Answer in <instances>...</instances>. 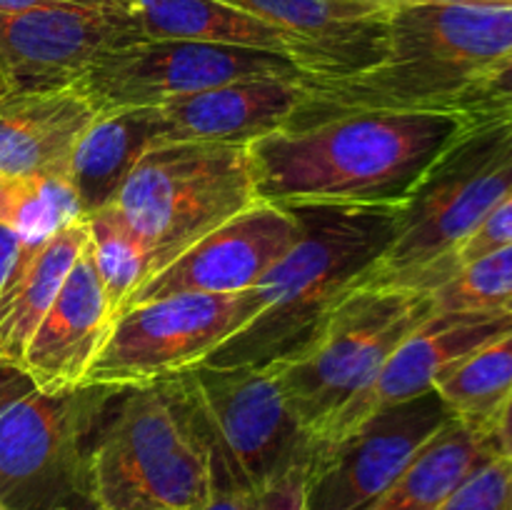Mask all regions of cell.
<instances>
[{"label": "cell", "mask_w": 512, "mask_h": 510, "mask_svg": "<svg viewBox=\"0 0 512 510\" xmlns=\"http://www.w3.org/2000/svg\"><path fill=\"white\" fill-rule=\"evenodd\" d=\"M465 128L443 110H353L248 145L258 198L273 205L400 203Z\"/></svg>", "instance_id": "cell-1"}, {"label": "cell", "mask_w": 512, "mask_h": 510, "mask_svg": "<svg viewBox=\"0 0 512 510\" xmlns=\"http://www.w3.org/2000/svg\"><path fill=\"white\" fill-rule=\"evenodd\" d=\"M400 205L403 200L283 205L298 218V238L248 290L253 318L205 363L268 368L303 350L383 258L398 230Z\"/></svg>", "instance_id": "cell-2"}, {"label": "cell", "mask_w": 512, "mask_h": 510, "mask_svg": "<svg viewBox=\"0 0 512 510\" xmlns=\"http://www.w3.org/2000/svg\"><path fill=\"white\" fill-rule=\"evenodd\" d=\"M512 53V8L418 0L385 15L378 63L340 78L300 80L288 128L353 110H443Z\"/></svg>", "instance_id": "cell-3"}, {"label": "cell", "mask_w": 512, "mask_h": 510, "mask_svg": "<svg viewBox=\"0 0 512 510\" xmlns=\"http://www.w3.org/2000/svg\"><path fill=\"white\" fill-rule=\"evenodd\" d=\"M510 190L512 120L465 125L403 200L393 243L360 288L438 290L455 275V250Z\"/></svg>", "instance_id": "cell-4"}, {"label": "cell", "mask_w": 512, "mask_h": 510, "mask_svg": "<svg viewBox=\"0 0 512 510\" xmlns=\"http://www.w3.org/2000/svg\"><path fill=\"white\" fill-rule=\"evenodd\" d=\"M95 510H198L210 493L208 450L168 380L123 388L88 455Z\"/></svg>", "instance_id": "cell-5"}, {"label": "cell", "mask_w": 512, "mask_h": 510, "mask_svg": "<svg viewBox=\"0 0 512 510\" xmlns=\"http://www.w3.org/2000/svg\"><path fill=\"white\" fill-rule=\"evenodd\" d=\"M168 385L208 450L210 478L255 495L310 463L313 440L270 368L198 363Z\"/></svg>", "instance_id": "cell-6"}, {"label": "cell", "mask_w": 512, "mask_h": 510, "mask_svg": "<svg viewBox=\"0 0 512 510\" xmlns=\"http://www.w3.org/2000/svg\"><path fill=\"white\" fill-rule=\"evenodd\" d=\"M255 200L248 145L160 143L135 163L113 208L148 243L158 273Z\"/></svg>", "instance_id": "cell-7"}, {"label": "cell", "mask_w": 512, "mask_h": 510, "mask_svg": "<svg viewBox=\"0 0 512 510\" xmlns=\"http://www.w3.org/2000/svg\"><path fill=\"white\" fill-rule=\"evenodd\" d=\"M435 313L433 295L355 288L303 350L268 365L285 400L313 435L378 375L393 350Z\"/></svg>", "instance_id": "cell-8"}, {"label": "cell", "mask_w": 512, "mask_h": 510, "mask_svg": "<svg viewBox=\"0 0 512 510\" xmlns=\"http://www.w3.org/2000/svg\"><path fill=\"white\" fill-rule=\"evenodd\" d=\"M123 388L70 385L23 395L0 413V503L10 510H95L88 455Z\"/></svg>", "instance_id": "cell-9"}, {"label": "cell", "mask_w": 512, "mask_h": 510, "mask_svg": "<svg viewBox=\"0 0 512 510\" xmlns=\"http://www.w3.org/2000/svg\"><path fill=\"white\" fill-rule=\"evenodd\" d=\"M253 318L250 293L168 295L125 308L100 345L83 385L138 388L205 363Z\"/></svg>", "instance_id": "cell-10"}, {"label": "cell", "mask_w": 512, "mask_h": 510, "mask_svg": "<svg viewBox=\"0 0 512 510\" xmlns=\"http://www.w3.org/2000/svg\"><path fill=\"white\" fill-rule=\"evenodd\" d=\"M295 60L238 45L133 40L100 55L75 88L95 113L158 108L243 78H305Z\"/></svg>", "instance_id": "cell-11"}, {"label": "cell", "mask_w": 512, "mask_h": 510, "mask_svg": "<svg viewBox=\"0 0 512 510\" xmlns=\"http://www.w3.org/2000/svg\"><path fill=\"white\" fill-rule=\"evenodd\" d=\"M133 40L118 0L0 8L5 93L73 88L100 55Z\"/></svg>", "instance_id": "cell-12"}, {"label": "cell", "mask_w": 512, "mask_h": 510, "mask_svg": "<svg viewBox=\"0 0 512 510\" xmlns=\"http://www.w3.org/2000/svg\"><path fill=\"white\" fill-rule=\"evenodd\" d=\"M453 413L435 390L388 405L350 433L313 450L308 510H363L408 468Z\"/></svg>", "instance_id": "cell-13"}, {"label": "cell", "mask_w": 512, "mask_h": 510, "mask_svg": "<svg viewBox=\"0 0 512 510\" xmlns=\"http://www.w3.org/2000/svg\"><path fill=\"white\" fill-rule=\"evenodd\" d=\"M510 330L512 310H435L393 350L378 375L313 435V450L335 443L388 405L435 390L460 360Z\"/></svg>", "instance_id": "cell-14"}, {"label": "cell", "mask_w": 512, "mask_h": 510, "mask_svg": "<svg viewBox=\"0 0 512 510\" xmlns=\"http://www.w3.org/2000/svg\"><path fill=\"white\" fill-rule=\"evenodd\" d=\"M298 230L300 225L293 210L255 200L158 270L135 293L130 305L183 293H245L255 288L260 278L288 253L298 238Z\"/></svg>", "instance_id": "cell-15"}, {"label": "cell", "mask_w": 512, "mask_h": 510, "mask_svg": "<svg viewBox=\"0 0 512 510\" xmlns=\"http://www.w3.org/2000/svg\"><path fill=\"white\" fill-rule=\"evenodd\" d=\"M303 78H243L153 108L160 143L250 145L288 128Z\"/></svg>", "instance_id": "cell-16"}, {"label": "cell", "mask_w": 512, "mask_h": 510, "mask_svg": "<svg viewBox=\"0 0 512 510\" xmlns=\"http://www.w3.org/2000/svg\"><path fill=\"white\" fill-rule=\"evenodd\" d=\"M288 35L310 78H340L378 63L385 15L355 0H220Z\"/></svg>", "instance_id": "cell-17"}, {"label": "cell", "mask_w": 512, "mask_h": 510, "mask_svg": "<svg viewBox=\"0 0 512 510\" xmlns=\"http://www.w3.org/2000/svg\"><path fill=\"white\" fill-rule=\"evenodd\" d=\"M113 323L115 315L85 245L53 305L25 345L20 368L40 390L83 385Z\"/></svg>", "instance_id": "cell-18"}, {"label": "cell", "mask_w": 512, "mask_h": 510, "mask_svg": "<svg viewBox=\"0 0 512 510\" xmlns=\"http://www.w3.org/2000/svg\"><path fill=\"white\" fill-rule=\"evenodd\" d=\"M95 108L78 88L0 95V173L65 175Z\"/></svg>", "instance_id": "cell-19"}, {"label": "cell", "mask_w": 512, "mask_h": 510, "mask_svg": "<svg viewBox=\"0 0 512 510\" xmlns=\"http://www.w3.org/2000/svg\"><path fill=\"white\" fill-rule=\"evenodd\" d=\"M135 40H190L280 53L300 65V50L273 25L220 0H118Z\"/></svg>", "instance_id": "cell-20"}, {"label": "cell", "mask_w": 512, "mask_h": 510, "mask_svg": "<svg viewBox=\"0 0 512 510\" xmlns=\"http://www.w3.org/2000/svg\"><path fill=\"white\" fill-rule=\"evenodd\" d=\"M88 245L85 220L68 225L45 243H25L0 298V358L18 363L35 328L53 305L65 278Z\"/></svg>", "instance_id": "cell-21"}, {"label": "cell", "mask_w": 512, "mask_h": 510, "mask_svg": "<svg viewBox=\"0 0 512 510\" xmlns=\"http://www.w3.org/2000/svg\"><path fill=\"white\" fill-rule=\"evenodd\" d=\"M495 458H500V450L493 430L450 418L363 510H435Z\"/></svg>", "instance_id": "cell-22"}, {"label": "cell", "mask_w": 512, "mask_h": 510, "mask_svg": "<svg viewBox=\"0 0 512 510\" xmlns=\"http://www.w3.org/2000/svg\"><path fill=\"white\" fill-rule=\"evenodd\" d=\"M160 145L153 108L98 113L80 135L68 165L83 218L113 205L125 178L150 148Z\"/></svg>", "instance_id": "cell-23"}, {"label": "cell", "mask_w": 512, "mask_h": 510, "mask_svg": "<svg viewBox=\"0 0 512 510\" xmlns=\"http://www.w3.org/2000/svg\"><path fill=\"white\" fill-rule=\"evenodd\" d=\"M453 418L493 430L512 395V330L480 345L435 385Z\"/></svg>", "instance_id": "cell-24"}, {"label": "cell", "mask_w": 512, "mask_h": 510, "mask_svg": "<svg viewBox=\"0 0 512 510\" xmlns=\"http://www.w3.org/2000/svg\"><path fill=\"white\" fill-rule=\"evenodd\" d=\"M85 228H88V255L103 283L110 310L118 318L133 303L135 293L155 275L153 255L148 243L113 205L88 215Z\"/></svg>", "instance_id": "cell-25"}, {"label": "cell", "mask_w": 512, "mask_h": 510, "mask_svg": "<svg viewBox=\"0 0 512 510\" xmlns=\"http://www.w3.org/2000/svg\"><path fill=\"white\" fill-rule=\"evenodd\" d=\"M78 220L85 218L65 175L0 173V225L25 243H45Z\"/></svg>", "instance_id": "cell-26"}, {"label": "cell", "mask_w": 512, "mask_h": 510, "mask_svg": "<svg viewBox=\"0 0 512 510\" xmlns=\"http://www.w3.org/2000/svg\"><path fill=\"white\" fill-rule=\"evenodd\" d=\"M430 295L435 310H512V245L463 265Z\"/></svg>", "instance_id": "cell-27"}, {"label": "cell", "mask_w": 512, "mask_h": 510, "mask_svg": "<svg viewBox=\"0 0 512 510\" xmlns=\"http://www.w3.org/2000/svg\"><path fill=\"white\" fill-rule=\"evenodd\" d=\"M443 113L458 115L465 125L512 120V53L450 100Z\"/></svg>", "instance_id": "cell-28"}, {"label": "cell", "mask_w": 512, "mask_h": 510, "mask_svg": "<svg viewBox=\"0 0 512 510\" xmlns=\"http://www.w3.org/2000/svg\"><path fill=\"white\" fill-rule=\"evenodd\" d=\"M512 475V460L495 458L485 468H480L473 478L465 480L450 498L435 510H505V495H508Z\"/></svg>", "instance_id": "cell-29"}, {"label": "cell", "mask_w": 512, "mask_h": 510, "mask_svg": "<svg viewBox=\"0 0 512 510\" xmlns=\"http://www.w3.org/2000/svg\"><path fill=\"white\" fill-rule=\"evenodd\" d=\"M512 245V190L480 220L478 228L463 240L458 250L453 255L455 273H458L463 265L473 263V260L483 258V255L495 253L500 248H508Z\"/></svg>", "instance_id": "cell-30"}, {"label": "cell", "mask_w": 512, "mask_h": 510, "mask_svg": "<svg viewBox=\"0 0 512 510\" xmlns=\"http://www.w3.org/2000/svg\"><path fill=\"white\" fill-rule=\"evenodd\" d=\"M253 510H308V465L290 470L273 485L255 493Z\"/></svg>", "instance_id": "cell-31"}, {"label": "cell", "mask_w": 512, "mask_h": 510, "mask_svg": "<svg viewBox=\"0 0 512 510\" xmlns=\"http://www.w3.org/2000/svg\"><path fill=\"white\" fill-rule=\"evenodd\" d=\"M253 493L225 480L210 478V493L198 510H253Z\"/></svg>", "instance_id": "cell-32"}, {"label": "cell", "mask_w": 512, "mask_h": 510, "mask_svg": "<svg viewBox=\"0 0 512 510\" xmlns=\"http://www.w3.org/2000/svg\"><path fill=\"white\" fill-rule=\"evenodd\" d=\"M33 390L35 383L18 363H10V360L0 358V413L8 405H13L15 400L23 398V395L33 393Z\"/></svg>", "instance_id": "cell-33"}, {"label": "cell", "mask_w": 512, "mask_h": 510, "mask_svg": "<svg viewBox=\"0 0 512 510\" xmlns=\"http://www.w3.org/2000/svg\"><path fill=\"white\" fill-rule=\"evenodd\" d=\"M20 250H23V238L0 225V298H3L10 273H13L15 263H18Z\"/></svg>", "instance_id": "cell-34"}, {"label": "cell", "mask_w": 512, "mask_h": 510, "mask_svg": "<svg viewBox=\"0 0 512 510\" xmlns=\"http://www.w3.org/2000/svg\"><path fill=\"white\" fill-rule=\"evenodd\" d=\"M493 435L495 443H498L500 455L512 460V395L508 398V403H505V408L500 410L498 420H495Z\"/></svg>", "instance_id": "cell-35"}, {"label": "cell", "mask_w": 512, "mask_h": 510, "mask_svg": "<svg viewBox=\"0 0 512 510\" xmlns=\"http://www.w3.org/2000/svg\"><path fill=\"white\" fill-rule=\"evenodd\" d=\"M430 3L473 5V8H512V0H430Z\"/></svg>", "instance_id": "cell-36"}, {"label": "cell", "mask_w": 512, "mask_h": 510, "mask_svg": "<svg viewBox=\"0 0 512 510\" xmlns=\"http://www.w3.org/2000/svg\"><path fill=\"white\" fill-rule=\"evenodd\" d=\"M355 3L368 5V8L380 10V13H390V10L403 8V5H410V3H418V0H355Z\"/></svg>", "instance_id": "cell-37"}, {"label": "cell", "mask_w": 512, "mask_h": 510, "mask_svg": "<svg viewBox=\"0 0 512 510\" xmlns=\"http://www.w3.org/2000/svg\"><path fill=\"white\" fill-rule=\"evenodd\" d=\"M40 3H65V0H0V8H25V5Z\"/></svg>", "instance_id": "cell-38"}, {"label": "cell", "mask_w": 512, "mask_h": 510, "mask_svg": "<svg viewBox=\"0 0 512 510\" xmlns=\"http://www.w3.org/2000/svg\"><path fill=\"white\" fill-rule=\"evenodd\" d=\"M505 510H512V475H510V485H508V495H505Z\"/></svg>", "instance_id": "cell-39"}, {"label": "cell", "mask_w": 512, "mask_h": 510, "mask_svg": "<svg viewBox=\"0 0 512 510\" xmlns=\"http://www.w3.org/2000/svg\"><path fill=\"white\" fill-rule=\"evenodd\" d=\"M5 93V85H3V78H0V95Z\"/></svg>", "instance_id": "cell-40"}, {"label": "cell", "mask_w": 512, "mask_h": 510, "mask_svg": "<svg viewBox=\"0 0 512 510\" xmlns=\"http://www.w3.org/2000/svg\"><path fill=\"white\" fill-rule=\"evenodd\" d=\"M0 510H10V508H8V505H3V503H0Z\"/></svg>", "instance_id": "cell-41"}]
</instances>
